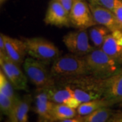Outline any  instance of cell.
I'll return each instance as SVG.
<instances>
[{"instance_id":"7c38bea8","label":"cell","mask_w":122,"mask_h":122,"mask_svg":"<svg viewBox=\"0 0 122 122\" xmlns=\"http://www.w3.org/2000/svg\"><path fill=\"white\" fill-rule=\"evenodd\" d=\"M5 54L14 62L20 65L25 61L26 52V45L22 39L11 37L4 35Z\"/></svg>"},{"instance_id":"ffe728a7","label":"cell","mask_w":122,"mask_h":122,"mask_svg":"<svg viewBox=\"0 0 122 122\" xmlns=\"http://www.w3.org/2000/svg\"><path fill=\"white\" fill-rule=\"evenodd\" d=\"M70 86L73 90V95L77 99H78L81 103L102 98L99 94L96 93L95 92L89 90L87 89H84L78 86Z\"/></svg>"},{"instance_id":"4dcf8cb0","label":"cell","mask_w":122,"mask_h":122,"mask_svg":"<svg viewBox=\"0 0 122 122\" xmlns=\"http://www.w3.org/2000/svg\"><path fill=\"white\" fill-rule=\"evenodd\" d=\"M5 122H18L16 117H8V119Z\"/></svg>"},{"instance_id":"9a60e30c","label":"cell","mask_w":122,"mask_h":122,"mask_svg":"<svg viewBox=\"0 0 122 122\" xmlns=\"http://www.w3.org/2000/svg\"><path fill=\"white\" fill-rule=\"evenodd\" d=\"M112 105L113 104L111 101L105 98H100L86 102H82L77 109V112L78 115L83 116L91 113L97 109L102 107H109Z\"/></svg>"},{"instance_id":"f1b7e54d","label":"cell","mask_w":122,"mask_h":122,"mask_svg":"<svg viewBox=\"0 0 122 122\" xmlns=\"http://www.w3.org/2000/svg\"><path fill=\"white\" fill-rule=\"evenodd\" d=\"M107 122H122V113L113 115Z\"/></svg>"},{"instance_id":"6da1fadb","label":"cell","mask_w":122,"mask_h":122,"mask_svg":"<svg viewBox=\"0 0 122 122\" xmlns=\"http://www.w3.org/2000/svg\"><path fill=\"white\" fill-rule=\"evenodd\" d=\"M50 72L54 79H65L90 75L84 56L66 54L53 62Z\"/></svg>"},{"instance_id":"7402d4cb","label":"cell","mask_w":122,"mask_h":122,"mask_svg":"<svg viewBox=\"0 0 122 122\" xmlns=\"http://www.w3.org/2000/svg\"><path fill=\"white\" fill-rule=\"evenodd\" d=\"M17 103H15L8 96L0 92V108L1 113L8 117H16V108Z\"/></svg>"},{"instance_id":"277c9868","label":"cell","mask_w":122,"mask_h":122,"mask_svg":"<svg viewBox=\"0 0 122 122\" xmlns=\"http://www.w3.org/2000/svg\"><path fill=\"white\" fill-rule=\"evenodd\" d=\"M45 65L30 56L26 58L23 63L25 73L27 78L37 88L52 87L56 83L55 79Z\"/></svg>"},{"instance_id":"52a82bcc","label":"cell","mask_w":122,"mask_h":122,"mask_svg":"<svg viewBox=\"0 0 122 122\" xmlns=\"http://www.w3.org/2000/svg\"><path fill=\"white\" fill-rule=\"evenodd\" d=\"M71 25L75 29H87L97 25L89 4L85 0H75L69 12Z\"/></svg>"},{"instance_id":"3957f363","label":"cell","mask_w":122,"mask_h":122,"mask_svg":"<svg viewBox=\"0 0 122 122\" xmlns=\"http://www.w3.org/2000/svg\"><path fill=\"white\" fill-rule=\"evenodd\" d=\"M26 52L30 57L49 64L60 56V50L50 41L42 37L22 38Z\"/></svg>"},{"instance_id":"8fae6325","label":"cell","mask_w":122,"mask_h":122,"mask_svg":"<svg viewBox=\"0 0 122 122\" xmlns=\"http://www.w3.org/2000/svg\"><path fill=\"white\" fill-rule=\"evenodd\" d=\"M101 49L122 66V32L120 30L109 33Z\"/></svg>"},{"instance_id":"2e32d148","label":"cell","mask_w":122,"mask_h":122,"mask_svg":"<svg viewBox=\"0 0 122 122\" xmlns=\"http://www.w3.org/2000/svg\"><path fill=\"white\" fill-rule=\"evenodd\" d=\"M88 34L93 46L95 48H101L105 39L111 32L108 28L102 25H95L89 28Z\"/></svg>"},{"instance_id":"484cf974","label":"cell","mask_w":122,"mask_h":122,"mask_svg":"<svg viewBox=\"0 0 122 122\" xmlns=\"http://www.w3.org/2000/svg\"><path fill=\"white\" fill-rule=\"evenodd\" d=\"M58 1H59L61 4L66 10V11L69 12L75 0H58Z\"/></svg>"},{"instance_id":"30bf717a","label":"cell","mask_w":122,"mask_h":122,"mask_svg":"<svg viewBox=\"0 0 122 122\" xmlns=\"http://www.w3.org/2000/svg\"><path fill=\"white\" fill-rule=\"evenodd\" d=\"M88 4L97 25L106 26L111 32L120 30L117 19L113 11L101 6L95 5L90 3Z\"/></svg>"},{"instance_id":"f546056e","label":"cell","mask_w":122,"mask_h":122,"mask_svg":"<svg viewBox=\"0 0 122 122\" xmlns=\"http://www.w3.org/2000/svg\"><path fill=\"white\" fill-rule=\"evenodd\" d=\"M37 122H55V121L52 120V119H49L39 117V120L37 121Z\"/></svg>"},{"instance_id":"83f0119b","label":"cell","mask_w":122,"mask_h":122,"mask_svg":"<svg viewBox=\"0 0 122 122\" xmlns=\"http://www.w3.org/2000/svg\"><path fill=\"white\" fill-rule=\"evenodd\" d=\"M0 53H5V44L4 34L0 35Z\"/></svg>"},{"instance_id":"7a4b0ae2","label":"cell","mask_w":122,"mask_h":122,"mask_svg":"<svg viewBox=\"0 0 122 122\" xmlns=\"http://www.w3.org/2000/svg\"><path fill=\"white\" fill-rule=\"evenodd\" d=\"M84 58L90 75L97 78H107L122 70V66L101 48H94Z\"/></svg>"},{"instance_id":"4fadbf2b","label":"cell","mask_w":122,"mask_h":122,"mask_svg":"<svg viewBox=\"0 0 122 122\" xmlns=\"http://www.w3.org/2000/svg\"><path fill=\"white\" fill-rule=\"evenodd\" d=\"M35 100V111L39 117L52 119V111L54 102L50 100L46 88H38Z\"/></svg>"},{"instance_id":"5b68a950","label":"cell","mask_w":122,"mask_h":122,"mask_svg":"<svg viewBox=\"0 0 122 122\" xmlns=\"http://www.w3.org/2000/svg\"><path fill=\"white\" fill-rule=\"evenodd\" d=\"M89 37L87 29H81L66 33L63 37L62 41L70 52L84 56L95 48L90 44Z\"/></svg>"},{"instance_id":"ac0fdd59","label":"cell","mask_w":122,"mask_h":122,"mask_svg":"<svg viewBox=\"0 0 122 122\" xmlns=\"http://www.w3.org/2000/svg\"><path fill=\"white\" fill-rule=\"evenodd\" d=\"M32 98L30 94H26L20 98L16 108V117L18 122H28Z\"/></svg>"},{"instance_id":"ba28073f","label":"cell","mask_w":122,"mask_h":122,"mask_svg":"<svg viewBox=\"0 0 122 122\" xmlns=\"http://www.w3.org/2000/svg\"><path fill=\"white\" fill-rule=\"evenodd\" d=\"M100 90L102 98L113 105L122 102V70L107 78H100Z\"/></svg>"},{"instance_id":"4316f807","label":"cell","mask_w":122,"mask_h":122,"mask_svg":"<svg viewBox=\"0 0 122 122\" xmlns=\"http://www.w3.org/2000/svg\"><path fill=\"white\" fill-rule=\"evenodd\" d=\"M59 122H83V117L81 115H77L76 117L69 119H66L64 120L60 121Z\"/></svg>"},{"instance_id":"1f68e13d","label":"cell","mask_w":122,"mask_h":122,"mask_svg":"<svg viewBox=\"0 0 122 122\" xmlns=\"http://www.w3.org/2000/svg\"><path fill=\"white\" fill-rule=\"evenodd\" d=\"M8 0H0V4L1 5H2L3 4H4L6 2V1H8Z\"/></svg>"},{"instance_id":"5bb4252c","label":"cell","mask_w":122,"mask_h":122,"mask_svg":"<svg viewBox=\"0 0 122 122\" xmlns=\"http://www.w3.org/2000/svg\"><path fill=\"white\" fill-rule=\"evenodd\" d=\"M63 88H58L55 86L47 87L49 98L54 103L64 104L70 97L74 96L72 88L69 85H63Z\"/></svg>"},{"instance_id":"8992f818","label":"cell","mask_w":122,"mask_h":122,"mask_svg":"<svg viewBox=\"0 0 122 122\" xmlns=\"http://www.w3.org/2000/svg\"><path fill=\"white\" fill-rule=\"evenodd\" d=\"M1 70L14 87L19 90H28L27 77L22 71L19 65L12 61L5 53H0Z\"/></svg>"},{"instance_id":"e0dca14e","label":"cell","mask_w":122,"mask_h":122,"mask_svg":"<svg viewBox=\"0 0 122 122\" xmlns=\"http://www.w3.org/2000/svg\"><path fill=\"white\" fill-rule=\"evenodd\" d=\"M77 110L72 109L65 104L54 103L52 111L51 118L55 122H60L66 119L75 117L77 116Z\"/></svg>"},{"instance_id":"603a6c76","label":"cell","mask_w":122,"mask_h":122,"mask_svg":"<svg viewBox=\"0 0 122 122\" xmlns=\"http://www.w3.org/2000/svg\"><path fill=\"white\" fill-rule=\"evenodd\" d=\"M91 4L101 6L113 11L116 0H88Z\"/></svg>"},{"instance_id":"9c48e42d","label":"cell","mask_w":122,"mask_h":122,"mask_svg":"<svg viewBox=\"0 0 122 122\" xmlns=\"http://www.w3.org/2000/svg\"><path fill=\"white\" fill-rule=\"evenodd\" d=\"M44 22L46 25L58 27H70L69 12L58 0H51L46 12Z\"/></svg>"},{"instance_id":"44dd1931","label":"cell","mask_w":122,"mask_h":122,"mask_svg":"<svg viewBox=\"0 0 122 122\" xmlns=\"http://www.w3.org/2000/svg\"><path fill=\"white\" fill-rule=\"evenodd\" d=\"M14 86L12 83L9 81L7 77L5 75L4 72L0 71V92L3 93L5 96H8L15 103H18L20 98L14 92Z\"/></svg>"},{"instance_id":"d6986e66","label":"cell","mask_w":122,"mask_h":122,"mask_svg":"<svg viewBox=\"0 0 122 122\" xmlns=\"http://www.w3.org/2000/svg\"><path fill=\"white\" fill-rule=\"evenodd\" d=\"M112 115L113 111L109 107H102L82 117L83 122H107Z\"/></svg>"},{"instance_id":"cb8c5ba5","label":"cell","mask_w":122,"mask_h":122,"mask_svg":"<svg viewBox=\"0 0 122 122\" xmlns=\"http://www.w3.org/2000/svg\"><path fill=\"white\" fill-rule=\"evenodd\" d=\"M113 12L117 19L120 26V30L122 32V0H116Z\"/></svg>"},{"instance_id":"d4e9b609","label":"cell","mask_w":122,"mask_h":122,"mask_svg":"<svg viewBox=\"0 0 122 122\" xmlns=\"http://www.w3.org/2000/svg\"><path fill=\"white\" fill-rule=\"evenodd\" d=\"M64 104L72 109H77L79 107V105L81 104V102L78 99H77L75 96H71L69 99L66 100Z\"/></svg>"}]
</instances>
